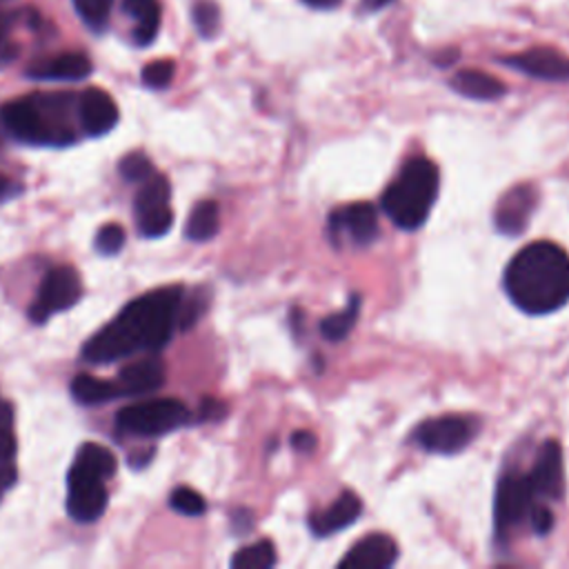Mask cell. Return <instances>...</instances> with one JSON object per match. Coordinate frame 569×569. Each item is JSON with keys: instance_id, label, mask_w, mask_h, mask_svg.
<instances>
[{"instance_id": "obj_40", "label": "cell", "mask_w": 569, "mask_h": 569, "mask_svg": "<svg viewBox=\"0 0 569 569\" xmlns=\"http://www.w3.org/2000/svg\"><path fill=\"white\" fill-rule=\"evenodd\" d=\"M18 191H20V187H18V184H13L7 176H2V173H0V200L11 198V196H16Z\"/></svg>"}, {"instance_id": "obj_13", "label": "cell", "mask_w": 569, "mask_h": 569, "mask_svg": "<svg viewBox=\"0 0 569 569\" xmlns=\"http://www.w3.org/2000/svg\"><path fill=\"white\" fill-rule=\"evenodd\" d=\"M531 491L542 500H560L565 496V462L562 449L556 440H547L527 473Z\"/></svg>"}, {"instance_id": "obj_10", "label": "cell", "mask_w": 569, "mask_h": 569, "mask_svg": "<svg viewBox=\"0 0 569 569\" xmlns=\"http://www.w3.org/2000/svg\"><path fill=\"white\" fill-rule=\"evenodd\" d=\"M171 187L160 173H151L136 193L133 213L138 233L144 238H160L173 224V213L169 207Z\"/></svg>"}, {"instance_id": "obj_5", "label": "cell", "mask_w": 569, "mask_h": 569, "mask_svg": "<svg viewBox=\"0 0 569 569\" xmlns=\"http://www.w3.org/2000/svg\"><path fill=\"white\" fill-rule=\"evenodd\" d=\"M116 473V456L98 445L84 442L67 476V513L76 522H93L107 509L104 480Z\"/></svg>"}, {"instance_id": "obj_18", "label": "cell", "mask_w": 569, "mask_h": 569, "mask_svg": "<svg viewBox=\"0 0 569 569\" xmlns=\"http://www.w3.org/2000/svg\"><path fill=\"white\" fill-rule=\"evenodd\" d=\"M91 60L80 51L58 53L53 58L40 60L27 69V78L31 80H64L76 82L84 80L91 73Z\"/></svg>"}, {"instance_id": "obj_22", "label": "cell", "mask_w": 569, "mask_h": 569, "mask_svg": "<svg viewBox=\"0 0 569 569\" xmlns=\"http://www.w3.org/2000/svg\"><path fill=\"white\" fill-rule=\"evenodd\" d=\"M71 396L76 398V402H80L84 407H93V405H104L113 398H120V389L111 380L80 373L71 380Z\"/></svg>"}, {"instance_id": "obj_1", "label": "cell", "mask_w": 569, "mask_h": 569, "mask_svg": "<svg viewBox=\"0 0 569 569\" xmlns=\"http://www.w3.org/2000/svg\"><path fill=\"white\" fill-rule=\"evenodd\" d=\"M182 296L184 289L180 284L138 296L107 327L89 338L82 347V358L104 365L140 351L162 349L178 327Z\"/></svg>"}, {"instance_id": "obj_38", "label": "cell", "mask_w": 569, "mask_h": 569, "mask_svg": "<svg viewBox=\"0 0 569 569\" xmlns=\"http://www.w3.org/2000/svg\"><path fill=\"white\" fill-rule=\"evenodd\" d=\"M18 480V473H16V467L11 462H0V498L2 493L13 487V482Z\"/></svg>"}, {"instance_id": "obj_27", "label": "cell", "mask_w": 569, "mask_h": 569, "mask_svg": "<svg viewBox=\"0 0 569 569\" xmlns=\"http://www.w3.org/2000/svg\"><path fill=\"white\" fill-rule=\"evenodd\" d=\"M118 171L129 182H144L153 173V167H151V160L142 151H131L120 158Z\"/></svg>"}, {"instance_id": "obj_12", "label": "cell", "mask_w": 569, "mask_h": 569, "mask_svg": "<svg viewBox=\"0 0 569 569\" xmlns=\"http://www.w3.org/2000/svg\"><path fill=\"white\" fill-rule=\"evenodd\" d=\"M538 204V191L529 182H520L507 189L496 209H493V224L505 236H518L527 229L533 211Z\"/></svg>"}, {"instance_id": "obj_26", "label": "cell", "mask_w": 569, "mask_h": 569, "mask_svg": "<svg viewBox=\"0 0 569 569\" xmlns=\"http://www.w3.org/2000/svg\"><path fill=\"white\" fill-rule=\"evenodd\" d=\"M111 2L113 0H73V7L89 29L102 31L111 16Z\"/></svg>"}, {"instance_id": "obj_16", "label": "cell", "mask_w": 569, "mask_h": 569, "mask_svg": "<svg viewBox=\"0 0 569 569\" xmlns=\"http://www.w3.org/2000/svg\"><path fill=\"white\" fill-rule=\"evenodd\" d=\"M76 113H78V122L82 127V131L91 138L104 136L107 131H111L118 122V107L113 102V98L98 89H84L76 102Z\"/></svg>"}, {"instance_id": "obj_31", "label": "cell", "mask_w": 569, "mask_h": 569, "mask_svg": "<svg viewBox=\"0 0 569 569\" xmlns=\"http://www.w3.org/2000/svg\"><path fill=\"white\" fill-rule=\"evenodd\" d=\"M176 64L171 60H153L142 69V82L149 89H164L171 84Z\"/></svg>"}, {"instance_id": "obj_17", "label": "cell", "mask_w": 569, "mask_h": 569, "mask_svg": "<svg viewBox=\"0 0 569 569\" xmlns=\"http://www.w3.org/2000/svg\"><path fill=\"white\" fill-rule=\"evenodd\" d=\"M162 382H164V365L156 356H144L124 365L116 380L120 396L149 393L160 389Z\"/></svg>"}, {"instance_id": "obj_34", "label": "cell", "mask_w": 569, "mask_h": 569, "mask_svg": "<svg viewBox=\"0 0 569 569\" xmlns=\"http://www.w3.org/2000/svg\"><path fill=\"white\" fill-rule=\"evenodd\" d=\"M16 16L0 9V67H7L18 56V44L11 40V27Z\"/></svg>"}, {"instance_id": "obj_24", "label": "cell", "mask_w": 569, "mask_h": 569, "mask_svg": "<svg viewBox=\"0 0 569 569\" xmlns=\"http://www.w3.org/2000/svg\"><path fill=\"white\" fill-rule=\"evenodd\" d=\"M360 296L353 293L351 300L347 302V307L338 313H331L327 318H322L320 322V336L329 342H340L342 338H347V333L353 329L358 313H360Z\"/></svg>"}, {"instance_id": "obj_6", "label": "cell", "mask_w": 569, "mask_h": 569, "mask_svg": "<svg viewBox=\"0 0 569 569\" xmlns=\"http://www.w3.org/2000/svg\"><path fill=\"white\" fill-rule=\"evenodd\" d=\"M191 422V411L176 398H151L116 413V427L131 436H162Z\"/></svg>"}, {"instance_id": "obj_41", "label": "cell", "mask_w": 569, "mask_h": 569, "mask_svg": "<svg viewBox=\"0 0 569 569\" xmlns=\"http://www.w3.org/2000/svg\"><path fill=\"white\" fill-rule=\"evenodd\" d=\"M311 9H333L340 4V0H302Z\"/></svg>"}, {"instance_id": "obj_9", "label": "cell", "mask_w": 569, "mask_h": 569, "mask_svg": "<svg viewBox=\"0 0 569 569\" xmlns=\"http://www.w3.org/2000/svg\"><path fill=\"white\" fill-rule=\"evenodd\" d=\"M536 496L531 491L527 473L507 471L496 487L493 500V533L496 542L505 540L511 529L522 525L529 516Z\"/></svg>"}, {"instance_id": "obj_23", "label": "cell", "mask_w": 569, "mask_h": 569, "mask_svg": "<svg viewBox=\"0 0 569 569\" xmlns=\"http://www.w3.org/2000/svg\"><path fill=\"white\" fill-rule=\"evenodd\" d=\"M220 229V207L216 200H202L198 202L191 213L189 220L184 224V236L189 240L196 242H204L209 238H213Z\"/></svg>"}, {"instance_id": "obj_29", "label": "cell", "mask_w": 569, "mask_h": 569, "mask_svg": "<svg viewBox=\"0 0 569 569\" xmlns=\"http://www.w3.org/2000/svg\"><path fill=\"white\" fill-rule=\"evenodd\" d=\"M16 456L13 409L9 402L0 405V462H11Z\"/></svg>"}, {"instance_id": "obj_19", "label": "cell", "mask_w": 569, "mask_h": 569, "mask_svg": "<svg viewBox=\"0 0 569 569\" xmlns=\"http://www.w3.org/2000/svg\"><path fill=\"white\" fill-rule=\"evenodd\" d=\"M362 511V502L353 491H342L325 511L311 513L309 527L316 536H331L340 529H347L358 520Z\"/></svg>"}, {"instance_id": "obj_25", "label": "cell", "mask_w": 569, "mask_h": 569, "mask_svg": "<svg viewBox=\"0 0 569 569\" xmlns=\"http://www.w3.org/2000/svg\"><path fill=\"white\" fill-rule=\"evenodd\" d=\"M276 565V549L271 540H258L236 551L231 558L233 569H269Z\"/></svg>"}, {"instance_id": "obj_4", "label": "cell", "mask_w": 569, "mask_h": 569, "mask_svg": "<svg viewBox=\"0 0 569 569\" xmlns=\"http://www.w3.org/2000/svg\"><path fill=\"white\" fill-rule=\"evenodd\" d=\"M438 167L427 158H409L380 196L382 213L405 231H413L429 218L438 198Z\"/></svg>"}, {"instance_id": "obj_15", "label": "cell", "mask_w": 569, "mask_h": 569, "mask_svg": "<svg viewBox=\"0 0 569 569\" xmlns=\"http://www.w3.org/2000/svg\"><path fill=\"white\" fill-rule=\"evenodd\" d=\"M398 560V545L389 533L373 531L360 538L347 556L338 562V569H387Z\"/></svg>"}, {"instance_id": "obj_20", "label": "cell", "mask_w": 569, "mask_h": 569, "mask_svg": "<svg viewBox=\"0 0 569 569\" xmlns=\"http://www.w3.org/2000/svg\"><path fill=\"white\" fill-rule=\"evenodd\" d=\"M449 87L456 93L471 100H498L500 96L507 93V87L498 78L478 69H462L453 73V78L449 80Z\"/></svg>"}, {"instance_id": "obj_14", "label": "cell", "mask_w": 569, "mask_h": 569, "mask_svg": "<svg viewBox=\"0 0 569 569\" xmlns=\"http://www.w3.org/2000/svg\"><path fill=\"white\" fill-rule=\"evenodd\" d=\"M500 62L538 80L569 82V58L549 47H536L513 56H502Z\"/></svg>"}, {"instance_id": "obj_35", "label": "cell", "mask_w": 569, "mask_h": 569, "mask_svg": "<svg viewBox=\"0 0 569 569\" xmlns=\"http://www.w3.org/2000/svg\"><path fill=\"white\" fill-rule=\"evenodd\" d=\"M527 520H529V527L533 529V533H538V536L549 533L551 527H553V513H551V509H549L547 505H542V502H536V500H533V505H531V509H529Z\"/></svg>"}, {"instance_id": "obj_21", "label": "cell", "mask_w": 569, "mask_h": 569, "mask_svg": "<svg viewBox=\"0 0 569 569\" xmlns=\"http://www.w3.org/2000/svg\"><path fill=\"white\" fill-rule=\"evenodd\" d=\"M122 9L136 20L133 42L147 47L153 42L160 29V4L158 0H124Z\"/></svg>"}, {"instance_id": "obj_30", "label": "cell", "mask_w": 569, "mask_h": 569, "mask_svg": "<svg viewBox=\"0 0 569 569\" xmlns=\"http://www.w3.org/2000/svg\"><path fill=\"white\" fill-rule=\"evenodd\" d=\"M96 251L102 253V256H113L122 249L124 244V229L116 222H109V224H102L96 233Z\"/></svg>"}, {"instance_id": "obj_3", "label": "cell", "mask_w": 569, "mask_h": 569, "mask_svg": "<svg viewBox=\"0 0 569 569\" xmlns=\"http://www.w3.org/2000/svg\"><path fill=\"white\" fill-rule=\"evenodd\" d=\"M71 93H33L0 107V120L11 138L27 144L64 147L76 142Z\"/></svg>"}, {"instance_id": "obj_28", "label": "cell", "mask_w": 569, "mask_h": 569, "mask_svg": "<svg viewBox=\"0 0 569 569\" xmlns=\"http://www.w3.org/2000/svg\"><path fill=\"white\" fill-rule=\"evenodd\" d=\"M169 505H171V509H176V511H180L184 516H202L204 509H207L204 498L196 489H191V487L173 489L171 496H169Z\"/></svg>"}, {"instance_id": "obj_7", "label": "cell", "mask_w": 569, "mask_h": 569, "mask_svg": "<svg viewBox=\"0 0 569 569\" xmlns=\"http://www.w3.org/2000/svg\"><path fill=\"white\" fill-rule=\"evenodd\" d=\"M378 233V211L369 202L338 207L327 218V238L336 249H367Z\"/></svg>"}, {"instance_id": "obj_33", "label": "cell", "mask_w": 569, "mask_h": 569, "mask_svg": "<svg viewBox=\"0 0 569 569\" xmlns=\"http://www.w3.org/2000/svg\"><path fill=\"white\" fill-rule=\"evenodd\" d=\"M193 22L200 31V36L204 38H211L216 36L218 31V24H220V13H218V7L213 2H207V0H200L196 7H193Z\"/></svg>"}, {"instance_id": "obj_36", "label": "cell", "mask_w": 569, "mask_h": 569, "mask_svg": "<svg viewBox=\"0 0 569 569\" xmlns=\"http://www.w3.org/2000/svg\"><path fill=\"white\" fill-rule=\"evenodd\" d=\"M227 416V405L216 398H204L198 407V422H216Z\"/></svg>"}, {"instance_id": "obj_32", "label": "cell", "mask_w": 569, "mask_h": 569, "mask_svg": "<svg viewBox=\"0 0 569 569\" xmlns=\"http://www.w3.org/2000/svg\"><path fill=\"white\" fill-rule=\"evenodd\" d=\"M204 307H207L204 289H196L189 298L182 296L180 313H178V329H189V327L200 318V313L204 311Z\"/></svg>"}, {"instance_id": "obj_8", "label": "cell", "mask_w": 569, "mask_h": 569, "mask_svg": "<svg viewBox=\"0 0 569 569\" xmlns=\"http://www.w3.org/2000/svg\"><path fill=\"white\" fill-rule=\"evenodd\" d=\"M476 433H478V422L473 418L449 413V416H438L420 422L413 429L411 440L416 442V447L429 453L451 456L467 449L476 438Z\"/></svg>"}, {"instance_id": "obj_11", "label": "cell", "mask_w": 569, "mask_h": 569, "mask_svg": "<svg viewBox=\"0 0 569 569\" xmlns=\"http://www.w3.org/2000/svg\"><path fill=\"white\" fill-rule=\"evenodd\" d=\"M82 296L80 276L73 267H53L44 273L38 296L29 309L31 322L42 325L49 316L60 313L64 309H71Z\"/></svg>"}, {"instance_id": "obj_42", "label": "cell", "mask_w": 569, "mask_h": 569, "mask_svg": "<svg viewBox=\"0 0 569 569\" xmlns=\"http://www.w3.org/2000/svg\"><path fill=\"white\" fill-rule=\"evenodd\" d=\"M389 2H393V0H360V7H362V11H378V9L387 7Z\"/></svg>"}, {"instance_id": "obj_37", "label": "cell", "mask_w": 569, "mask_h": 569, "mask_svg": "<svg viewBox=\"0 0 569 569\" xmlns=\"http://www.w3.org/2000/svg\"><path fill=\"white\" fill-rule=\"evenodd\" d=\"M313 445H316V436H313L311 431H307V429H298V431H293V433H291V447H293L296 451H300V453H309V451L313 449Z\"/></svg>"}, {"instance_id": "obj_39", "label": "cell", "mask_w": 569, "mask_h": 569, "mask_svg": "<svg viewBox=\"0 0 569 569\" xmlns=\"http://www.w3.org/2000/svg\"><path fill=\"white\" fill-rule=\"evenodd\" d=\"M231 522H233V529L236 531H247L249 527H251V511H247V509H240V511H233V516H231Z\"/></svg>"}, {"instance_id": "obj_2", "label": "cell", "mask_w": 569, "mask_h": 569, "mask_svg": "<svg viewBox=\"0 0 569 569\" xmlns=\"http://www.w3.org/2000/svg\"><path fill=\"white\" fill-rule=\"evenodd\" d=\"M502 287L529 316H547L569 302V253L549 240L529 242L507 264Z\"/></svg>"}]
</instances>
